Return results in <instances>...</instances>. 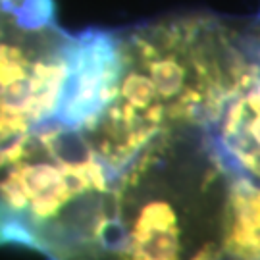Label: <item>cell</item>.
<instances>
[{
	"label": "cell",
	"mask_w": 260,
	"mask_h": 260,
	"mask_svg": "<svg viewBox=\"0 0 260 260\" xmlns=\"http://www.w3.org/2000/svg\"><path fill=\"white\" fill-rule=\"evenodd\" d=\"M70 35L56 25L21 27L0 12V149L54 120Z\"/></svg>",
	"instance_id": "7a4b0ae2"
},
{
	"label": "cell",
	"mask_w": 260,
	"mask_h": 260,
	"mask_svg": "<svg viewBox=\"0 0 260 260\" xmlns=\"http://www.w3.org/2000/svg\"><path fill=\"white\" fill-rule=\"evenodd\" d=\"M251 31L212 16L162 19L120 35L112 103L89 133L94 152L120 166L168 121L220 116L251 54Z\"/></svg>",
	"instance_id": "6da1fadb"
},
{
	"label": "cell",
	"mask_w": 260,
	"mask_h": 260,
	"mask_svg": "<svg viewBox=\"0 0 260 260\" xmlns=\"http://www.w3.org/2000/svg\"><path fill=\"white\" fill-rule=\"evenodd\" d=\"M127 252L129 260H177L179 230L172 206L156 201L141 208Z\"/></svg>",
	"instance_id": "3957f363"
}]
</instances>
